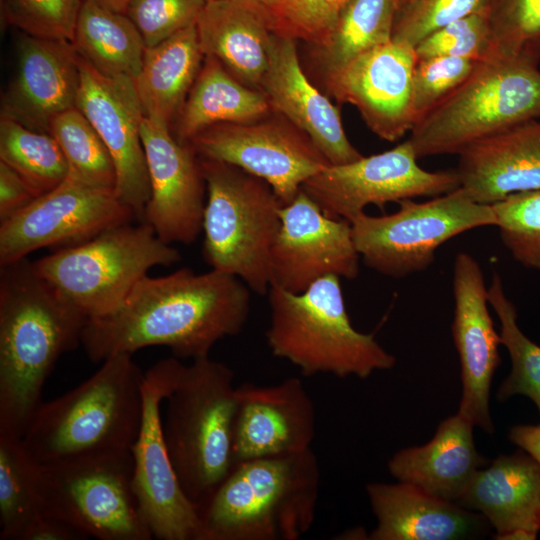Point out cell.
I'll return each mask as SVG.
<instances>
[{
    "label": "cell",
    "mask_w": 540,
    "mask_h": 540,
    "mask_svg": "<svg viewBox=\"0 0 540 540\" xmlns=\"http://www.w3.org/2000/svg\"><path fill=\"white\" fill-rule=\"evenodd\" d=\"M250 290L238 277L212 269L147 275L115 311L88 319L81 344L96 363L150 346L168 347L179 359L206 357L245 326Z\"/></svg>",
    "instance_id": "obj_1"
},
{
    "label": "cell",
    "mask_w": 540,
    "mask_h": 540,
    "mask_svg": "<svg viewBox=\"0 0 540 540\" xmlns=\"http://www.w3.org/2000/svg\"><path fill=\"white\" fill-rule=\"evenodd\" d=\"M88 318L22 258L0 265V432L22 437L58 359Z\"/></svg>",
    "instance_id": "obj_2"
},
{
    "label": "cell",
    "mask_w": 540,
    "mask_h": 540,
    "mask_svg": "<svg viewBox=\"0 0 540 540\" xmlns=\"http://www.w3.org/2000/svg\"><path fill=\"white\" fill-rule=\"evenodd\" d=\"M319 490L311 448L239 462L198 507L202 540H297L315 520Z\"/></svg>",
    "instance_id": "obj_3"
},
{
    "label": "cell",
    "mask_w": 540,
    "mask_h": 540,
    "mask_svg": "<svg viewBox=\"0 0 540 540\" xmlns=\"http://www.w3.org/2000/svg\"><path fill=\"white\" fill-rule=\"evenodd\" d=\"M132 355L106 358L77 387L40 403L22 440L41 465L131 450L142 421L145 375Z\"/></svg>",
    "instance_id": "obj_4"
},
{
    "label": "cell",
    "mask_w": 540,
    "mask_h": 540,
    "mask_svg": "<svg viewBox=\"0 0 540 540\" xmlns=\"http://www.w3.org/2000/svg\"><path fill=\"white\" fill-rule=\"evenodd\" d=\"M340 277L327 275L302 293L270 286V324L265 337L271 353L307 377L331 374L367 378L389 370L396 358L375 339L357 331L347 314Z\"/></svg>",
    "instance_id": "obj_5"
},
{
    "label": "cell",
    "mask_w": 540,
    "mask_h": 540,
    "mask_svg": "<svg viewBox=\"0 0 540 540\" xmlns=\"http://www.w3.org/2000/svg\"><path fill=\"white\" fill-rule=\"evenodd\" d=\"M234 373L209 356L192 360L168 395L163 433L179 482L197 508L233 469Z\"/></svg>",
    "instance_id": "obj_6"
},
{
    "label": "cell",
    "mask_w": 540,
    "mask_h": 540,
    "mask_svg": "<svg viewBox=\"0 0 540 540\" xmlns=\"http://www.w3.org/2000/svg\"><path fill=\"white\" fill-rule=\"evenodd\" d=\"M200 160L207 190L203 258L212 270L265 295L283 204L264 180L228 163Z\"/></svg>",
    "instance_id": "obj_7"
},
{
    "label": "cell",
    "mask_w": 540,
    "mask_h": 540,
    "mask_svg": "<svg viewBox=\"0 0 540 540\" xmlns=\"http://www.w3.org/2000/svg\"><path fill=\"white\" fill-rule=\"evenodd\" d=\"M540 119V70L526 61L492 57L412 128L417 158L459 154L468 146Z\"/></svg>",
    "instance_id": "obj_8"
},
{
    "label": "cell",
    "mask_w": 540,
    "mask_h": 540,
    "mask_svg": "<svg viewBox=\"0 0 540 540\" xmlns=\"http://www.w3.org/2000/svg\"><path fill=\"white\" fill-rule=\"evenodd\" d=\"M181 259L180 252L150 225L129 222L60 247L33 264L41 277L92 319L115 311L151 268Z\"/></svg>",
    "instance_id": "obj_9"
},
{
    "label": "cell",
    "mask_w": 540,
    "mask_h": 540,
    "mask_svg": "<svg viewBox=\"0 0 540 540\" xmlns=\"http://www.w3.org/2000/svg\"><path fill=\"white\" fill-rule=\"evenodd\" d=\"M131 450L89 454L41 465L44 511L86 538H153L133 488Z\"/></svg>",
    "instance_id": "obj_10"
},
{
    "label": "cell",
    "mask_w": 540,
    "mask_h": 540,
    "mask_svg": "<svg viewBox=\"0 0 540 540\" xmlns=\"http://www.w3.org/2000/svg\"><path fill=\"white\" fill-rule=\"evenodd\" d=\"M398 204L400 208L392 214L364 212L351 222L363 263L392 278L429 268L436 250L453 237L496 225L492 205L474 201L461 187L424 202L406 199Z\"/></svg>",
    "instance_id": "obj_11"
},
{
    "label": "cell",
    "mask_w": 540,
    "mask_h": 540,
    "mask_svg": "<svg viewBox=\"0 0 540 540\" xmlns=\"http://www.w3.org/2000/svg\"><path fill=\"white\" fill-rule=\"evenodd\" d=\"M184 365L179 358L170 357L145 372L142 421L131 448L134 492L141 515L158 540H202L199 511L184 492L173 467L161 414V405Z\"/></svg>",
    "instance_id": "obj_12"
},
{
    "label": "cell",
    "mask_w": 540,
    "mask_h": 540,
    "mask_svg": "<svg viewBox=\"0 0 540 540\" xmlns=\"http://www.w3.org/2000/svg\"><path fill=\"white\" fill-rule=\"evenodd\" d=\"M409 139L393 149L346 163L328 164L306 180L301 189L334 219L352 222L368 205L435 197L460 187L455 170L431 172L417 163Z\"/></svg>",
    "instance_id": "obj_13"
},
{
    "label": "cell",
    "mask_w": 540,
    "mask_h": 540,
    "mask_svg": "<svg viewBox=\"0 0 540 540\" xmlns=\"http://www.w3.org/2000/svg\"><path fill=\"white\" fill-rule=\"evenodd\" d=\"M135 218L115 189L90 186L68 175L0 223V265L42 248L81 243Z\"/></svg>",
    "instance_id": "obj_14"
},
{
    "label": "cell",
    "mask_w": 540,
    "mask_h": 540,
    "mask_svg": "<svg viewBox=\"0 0 540 540\" xmlns=\"http://www.w3.org/2000/svg\"><path fill=\"white\" fill-rule=\"evenodd\" d=\"M200 158L221 161L267 182L284 205L303 183L330 164L313 142L286 120L218 123L189 143Z\"/></svg>",
    "instance_id": "obj_15"
},
{
    "label": "cell",
    "mask_w": 540,
    "mask_h": 540,
    "mask_svg": "<svg viewBox=\"0 0 540 540\" xmlns=\"http://www.w3.org/2000/svg\"><path fill=\"white\" fill-rule=\"evenodd\" d=\"M280 216L270 286L297 294L327 275L349 280L358 276L360 255L350 222L326 216L302 189L282 206Z\"/></svg>",
    "instance_id": "obj_16"
},
{
    "label": "cell",
    "mask_w": 540,
    "mask_h": 540,
    "mask_svg": "<svg viewBox=\"0 0 540 540\" xmlns=\"http://www.w3.org/2000/svg\"><path fill=\"white\" fill-rule=\"evenodd\" d=\"M76 107L90 121L111 154L117 196L142 222L150 184L140 134L145 115L134 79L105 76L80 57Z\"/></svg>",
    "instance_id": "obj_17"
},
{
    "label": "cell",
    "mask_w": 540,
    "mask_h": 540,
    "mask_svg": "<svg viewBox=\"0 0 540 540\" xmlns=\"http://www.w3.org/2000/svg\"><path fill=\"white\" fill-rule=\"evenodd\" d=\"M140 134L150 184L142 222L168 244H191L202 231L205 208L200 157L160 120L144 116Z\"/></svg>",
    "instance_id": "obj_18"
},
{
    "label": "cell",
    "mask_w": 540,
    "mask_h": 540,
    "mask_svg": "<svg viewBox=\"0 0 540 540\" xmlns=\"http://www.w3.org/2000/svg\"><path fill=\"white\" fill-rule=\"evenodd\" d=\"M414 48L393 40L376 46L324 80L338 103L356 107L369 129L396 141L414 126L412 76Z\"/></svg>",
    "instance_id": "obj_19"
},
{
    "label": "cell",
    "mask_w": 540,
    "mask_h": 540,
    "mask_svg": "<svg viewBox=\"0 0 540 540\" xmlns=\"http://www.w3.org/2000/svg\"><path fill=\"white\" fill-rule=\"evenodd\" d=\"M488 288L478 261L466 252L453 267L452 336L461 364L462 397L458 414L473 426L492 433L489 411L492 377L500 364L501 337L489 313Z\"/></svg>",
    "instance_id": "obj_20"
},
{
    "label": "cell",
    "mask_w": 540,
    "mask_h": 540,
    "mask_svg": "<svg viewBox=\"0 0 540 540\" xmlns=\"http://www.w3.org/2000/svg\"><path fill=\"white\" fill-rule=\"evenodd\" d=\"M234 463L311 448L315 436L313 402L298 377L270 386L236 389Z\"/></svg>",
    "instance_id": "obj_21"
},
{
    "label": "cell",
    "mask_w": 540,
    "mask_h": 540,
    "mask_svg": "<svg viewBox=\"0 0 540 540\" xmlns=\"http://www.w3.org/2000/svg\"><path fill=\"white\" fill-rule=\"evenodd\" d=\"M295 39L273 34L261 81L272 111L303 132L330 164H346L363 155L351 144L338 108L301 67Z\"/></svg>",
    "instance_id": "obj_22"
},
{
    "label": "cell",
    "mask_w": 540,
    "mask_h": 540,
    "mask_svg": "<svg viewBox=\"0 0 540 540\" xmlns=\"http://www.w3.org/2000/svg\"><path fill=\"white\" fill-rule=\"evenodd\" d=\"M79 86L80 57L71 42L24 34L1 114L31 129L49 132L58 114L76 107Z\"/></svg>",
    "instance_id": "obj_23"
},
{
    "label": "cell",
    "mask_w": 540,
    "mask_h": 540,
    "mask_svg": "<svg viewBox=\"0 0 540 540\" xmlns=\"http://www.w3.org/2000/svg\"><path fill=\"white\" fill-rule=\"evenodd\" d=\"M458 156L460 187L478 203L540 190V119L478 141Z\"/></svg>",
    "instance_id": "obj_24"
},
{
    "label": "cell",
    "mask_w": 540,
    "mask_h": 540,
    "mask_svg": "<svg viewBox=\"0 0 540 540\" xmlns=\"http://www.w3.org/2000/svg\"><path fill=\"white\" fill-rule=\"evenodd\" d=\"M204 56L216 58L242 84L261 91L274 34L259 0H208L195 22Z\"/></svg>",
    "instance_id": "obj_25"
},
{
    "label": "cell",
    "mask_w": 540,
    "mask_h": 540,
    "mask_svg": "<svg viewBox=\"0 0 540 540\" xmlns=\"http://www.w3.org/2000/svg\"><path fill=\"white\" fill-rule=\"evenodd\" d=\"M377 526L371 540H457L478 536L485 517L410 484L366 487Z\"/></svg>",
    "instance_id": "obj_26"
},
{
    "label": "cell",
    "mask_w": 540,
    "mask_h": 540,
    "mask_svg": "<svg viewBox=\"0 0 540 540\" xmlns=\"http://www.w3.org/2000/svg\"><path fill=\"white\" fill-rule=\"evenodd\" d=\"M457 504L479 512L496 539L515 531L540 530V465L528 453L501 455L478 469Z\"/></svg>",
    "instance_id": "obj_27"
},
{
    "label": "cell",
    "mask_w": 540,
    "mask_h": 540,
    "mask_svg": "<svg viewBox=\"0 0 540 540\" xmlns=\"http://www.w3.org/2000/svg\"><path fill=\"white\" fill-rule=\"evenodd\" d=\"M484 462L475 448L473 425L457 413L444 419L425 445L398 451L388 469L399 482L457 503Z\"/></svg>",
    "instance_id": "obj_28"
},
{
    "label": "cell",
    "mask_w": 540,
    "mask_h": 540,
    "mask_svg": "<svg viewBox=\"0 0 540 540\" xmlns=\"http://www.w3.org/2000/svg\"><path fill=\"white\" fill-rule=\"evenodd\" d=\"M204 57L195 23L146 48L134 80L144 115L169 125L179 114Z\"/></svg>",
    "instance_id": "obj_29"
},
{
    "label": "cell",
    "mask_w": 540,
    "mask_h": 540,
    "mask_svg": "<svg viewBox=\"0 0 540 540\" xmlns=\"http://www.w3.org/2000/svg\"><path fill=\"white\" fill-rule=\"evenodd\" d=\"M265 94L234 78L214 57L205 56L178 114L177 139L189 141L218 123H249L271 112Z\"/></svg>",
    "instance_id": "obj_30"
},
{
    "label": "cell",
    "mask_w": 540,
    "mask_h": 540,
    "mask_svg": "<svg viewBox=\"0 0 540 540\" xmlns=\"http://www.w3.org/2000/svg\"><path fill=\"white\" fill-rule=\"evenodd\" d=\"M78 55L108 77L136 79L146 46L124 13L83 0L71 42Z\"/></svg>",
    "instance_id": "obj_31"
},
{
    "label": "cell",
    "mask_w": 540,
    "mask_h": 540,
    "mask_svg": "<svg viewBox=\"0 0 540 540\" xmlns=\"http://www.w3.org/2000/svg\"><path fill=\"white\" fill-rule=\"evenodd\" d=\"M397 0H348L313 58L323 79L362 53L392 40Z\"/></svg>",
    "instance_id": "obj_32"
},
{
    "label": "cell",
    "mask_w": 540,
    "mask_h": 540,
    "mask_svg": "<svg viewBox=\"0 0 540 540\" xmlns=\"http://www.w3.org/2000/svg\"><path fill=\"white\" fill-rule=\"evenodd\" d=\"M43 512L41 464L22 437L0 432V539L19 540Z\"/></svg>",
    "instance_id": "obj_33"
},
{
    "label": "cell",
    "mask_w": 540,
    "mask_h": 540,
    "mask_svg": "<svg viewBox=\"0 0 540 540\" xmlns=\"http://www.w3.org/2000/svg\"><path fill=\"white\" fill-rule=\"evenodd\" d=\"M0 161L25 181L35 198L60 185L69 165L56 139L13 118L0 117Z\"/></svg>",
    "instance_id": "obj_34"
},
{
    "label": "cell",
    "mask_w": 540,
    "mask_h": 540,
    "mask_svg": "<svg viewBox=\"0 0 540 540\" xmlns=\"http://www.w3.org/2000/svg\"><path fill=\"white\" fill-rule=\"evenodd\" d=\"M487 296L500 321L501 343L511 359V372L498 389V399L503 401L514 395H524L534 402L540 415V346L519 328L516 308L495 271Z\"/></svg>",
    "instance_id": "obj_35"
},
{
    "label": "cell",
    "mask_w": 540,
    "mask_h": 540,
    "mask_svg": "<svg viewBox=\"0 0 540 540\" xmlns=\"http://www.w3.org/2000/svg\"><path fill=\"white\" fill-rule=\"evenodd\" d=\"M49 133L67 160L69 176L90 186L115 189L116 171L111 154L77 107L58 114L50 123Z\"/></svg>",
    "instance_id": "obj_36"
},
{
    "label": "cell",
    "mask_w": 540,
    "mask_h": 540,
    "mask_svg": "<svg viewBox=\"0 0 540 540\" xmlns=\"http://www.w3.org/2000/svg\"><path fill=\"white\" fill-rule=\"evenodd\" d=\"M494 57L540 61V0L489 1Z\"/></svg>",
    "instance_id": "obj_37"
},
{
    "label": "cell",
    "mask_w": 540,
    "mask_h": 540,
    "mask_svg": "<svg viewBox=\"0 0 540 540\" xmlns=\"http://www.w3.org/2000/svg\"><path fill=\"white\" fill-rule=\"evenodd\" d=\"M491 205L495 226L511 256L540 272V190L511 194Z\"/></svg>",
    "instance_id": "obj_38"
},
{
    "label": "cell",
    "mask_w": 540,
    "mask_h": 540,
    "mask_svg": "<svg viewBox=\"0 0 540 540\" xmlns=\"http://www.w3.org/2000/svg\"><path fill=\"white\" fill-rule=\"evenodd\" d=\"M1 22L24 34L72 42L83 0H0Z\"/></svg>",
    "instance_id": "obj_39"
},
{
    "label": "cell",
    "mask_w": 540,
    "mask_h": 540,
    "mask_svg": "<svg viewBox=\"0 0 540 540\" xmlns=\"http://www.w3.org/2000/svg\"><path fill=\"white\" fill-rule=\"evenodd\" d=\"M477 64L478 61L453 56L417 59L412 76L414 125L458 89Z\"/></svg>",
    "instance_id": "obj_40"
},
{
    "label": "cell",
    "mask_w": 540,
    "mask_h": 540,
    "mask_svg": "<svg viewBox=\"0 0 540 540\" xmlns=\"http://www.w3.org/2000/svg\"><path fill=\"white\" fill-rule=\"evenodd\" d=\"M490 0H412L397 10L392 40L415 48L446 25L485 12Z\"/></svg>",
    "instance_id": "obj_41"
},
{
    "label": "cell",
    "mask_w": 540,
    "mask_h": 540,
    "mask_svg": "<svg viewBox=\"0 0 540 540\" xmlns=\"http://www.w3.org/2000/svg\"><path fill=\"white\" fill-rule=\"evenodd\" d=\"M414 50L417 59L453 56L480 62L494 57L487 11L446 25L422 40Z\"/></svg>",
    "instance_id": "obj_42"
},
{
    "label": "cell",
    "mask_w": 540,
    "mask_h": 540,
    "mask_svg": "<svg viewBox=\"0 0 540 540\" xmlns=\"http://www.w3.org/2000/svg\"><path fill=\"white\" fill-rule=\"evenodd\" d=\"M348 0H280L266 5L275 34L311 46L323 41Z\"/></svg>",
    "instance_id": "obj_43"
},
{
    "label": "cell",
    "mask_w": 540,
    "mask_h": 540,
    "mask_svg": "<svg viewBox=\"0 0 540 540\" xmlns=\"http://www.w3.org/2000/svg\"><path fill=\"white\" fill-rule=\"evenodd\" d=\"M206 0H131L125 14L153 47L194 24Z\"/></svg>",
    "instance_id": "obj_44"
},
{
    "label": "cell",
    "mask_w": 540,
    "mask_h": 540,
    "mask_svg": "<svg viewBox=\"0 0 540 540\" xmlns=\"http://www.w3.org/2000/svg\"><path fill=\"white\" fill-rule=\"evenodd\" d=\"M34 199L19 174L0 161V223L17 214Z\"/></svg>",
    "instance_id": "obj_45"
},
{
    "label": "cell",
    "mask_w": 540,
    "mask_h": 540,
    "mask_svg": "<svg viewBox=\"0 0 540 540\" xmlns=\"http://www.w3.org/2000/svg\"><path fill=\"white\" fill-rule=\"evenodd\" d=\"M82 533L47 512L36 517L21 533L19 540H82Z\"/></svg>",
    "instance_id": "obj_46"
},
{
    "label": "cell",
    "mask_w": 540,
    "mask_h": 540,
    "mask_svg": "<svg viewBox=\"0 0 540 540\" xmlns=\"http://www.w3.org/2000/svg\"><path fill=\"white\" fill-rule=\"evenodd\" d=\"M509 438L540 465V424L516 425L511 428Z\"/></svg>",
    "instance_id": "obj_47"
},
{
    "label": "cell",
    "mask_w": 540,
    "mask_h": 540,
    "mask_svg": "<svg viewBox=\"0 0 540 540\" xmlns=\"http://www.w3.org/2000/svg\"><path fill=\"white\" fill-rule=\"evenodd\" d=\"M108 10L124 13L131 0H90Z\"/></svg>",
    "instance_id": "obj_48"
},
{
    "label": "cell",
    "mask_w": 540,
    "mask_h": 540,
    "mask_svg": "<svg viewBox=\"0 0 540 540\" xmlns=\"http://www.w3.org/2000/svg\"><path fill=\"white\" fill-rule=\"evenodd\" d=\"M412 0H397V6H398V9L404 5H406L407 3L411 2ZM397 9V10H398Z\"/></svg>",
    "instance_id": "obj_49"
},
{
    "label": "cell",
    "mask_w": 540,
    "mask_h": 540,
    "mask_svg": "<svg viewBox=\"0 0 540 540\" xmlns=\"http://www.w3.org/2000/svg\"><path fill=\"white\" fill-rule=\"evenodd\" d=\"M259 1H261L265 5H271V4L279 2L280 0H259Z\"/></svg>",
    "instance_id": "obj_50"
},
{
    "label": "cell",
    "mask_w": 540,
    "mask_h": 540,
    "mask_svg": "<svg viewBox=\"0 0 540 540\" xmlns=\"http://www.w3.org/2000/svg\"><path fill=\"white\" fill-rule=\"evenodd\" d=\"M206 1H208V0H206Z\"/></svg>",
    "instance_id": "obj_51"
}]
</instances>
